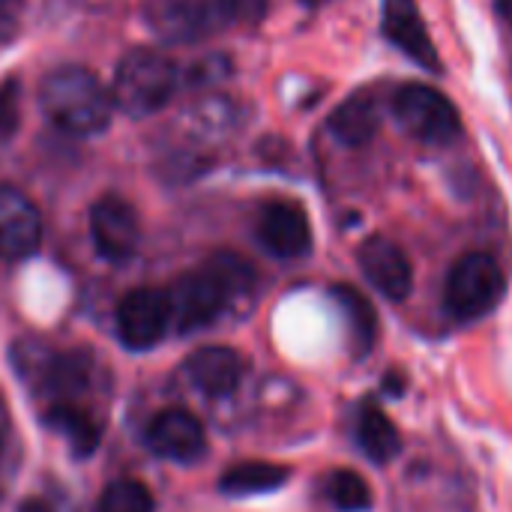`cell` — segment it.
Returning <instances> with one entry per match:
<instances>
[{
	"instance_id": "obj_12",
	"label": "cell",
	"mask_w": 512,
	"mask_h": 512,
	"mask_svg": "<svg viewBox=\"0 0 512 512\" xmlns=\"http://www.w3.org/2000/svg\"><path fill=\"white\" fill-rule=\"evenodd\" d=\"M384 33L387 39L429 72L441 69L438 48L423 24L417 0H384Z\"/></svg>"
},
{
	"instance_id": "obj_25",
	"label": "cell",
	"mask_w": 512,
	"mask_h": 512,
	"mask_svg": "<svg viewBox=\"0 0 512 512\" xmlns=\"http://www.w3.org/2000/svg\"><path fill=\"white\" fill-rule=\"evenodd\" d=\"M18 512H54L48 504H42V501H24Z\"/></svg>"
},
{
	"instance_id": "obj_20",
	"label": "cell",
	"mask_w": 512,
	"mask_h": 512,
	"mask_svg": "<svg viewBox=\"0 0 512 512\" xmlns=\"http://www.w3.org/2000/svg\"><path fill=\"white\" fill-rule=\"evenodd\" d=\"M87 372L90 363L84 354H54L51 360H45L42 366V384L51 396L63 399V396H75L84 390L87 384Z\"/></svg>"
},
{
	"instance_id": "obj_15",
	"label": "cell",
	"mask_w": 512,
	"mask_h": 512,
	"mask_svg": "<svg viewBox=\"0 0 512 512\" xmlns=\"http://www.w3.org/2000/svg\"><path fill=\"white\" fill-rule=\"evenodd\" d=\"M330 132L345 144V147H363L369 144L378 129H381V111L378 102L369 93H357L351 99H345L342 105L333 108L330 120H327Z\"/></svg>"
},
{
	"instance_id": "obj_26",
	"label": "cell",
	"mask_w": 512,
	"mask_h": 512,
	"mask_svg": "<svg viewBox=\"0 0 512 512\" xmlns=\"http://www.w3.org/2000/svg\"><path fill=\"white\" fill-rule=\"evenodd\" d=\"M495 9H498V15H501L504 21H510L512 24V0H495Z\"/></svg>"
},
{
	"instance_id": "obj_7",
	"label": "cell",
	"mask_w": 512,
	"mask_h": 512,
	"mask_svg": "<svg viewBox=\"0 0 512 512\" xmlns=\"http://www.w3.org/2000/svg\"><path fill=\"white\" fill-rule=\"evenodd\" d=\"M90 234L96 243V252L105 261H129L141 243V222L129 201L117 195H105L90 210Z\"/></svg>"
},
{
	"instance_id": "obj_11",
	"label": "cell",
	"mask_w": 512,
	"mask_h": 512,
	"mask_svg": "<svg viewBox=\"0 0 512 512\" xmlns=\"http://www.w3.org/2000/svg\"><path fill=\"white\" fill-rule=\"evenodd\" d=\"M150 27L171 42H189L222 24L219 0H153L147 9Z\"/></svg>"
},
{
	"instance_id": "obj_19",
	"label": "cell",
	"mask_w": 512,
	"mask_h": 512,
	"mask_svg": "<svg viewBox=\"0 0 512 512\" xmlns=\"http://www.w3.org/2000/svg\"><path fill=\"white\" fill-rule=\"evenodd\" d=\"M357 441L363 453L378 465H387L399 453V432L378 405H363L357 420Z\"/></svg>"
},
{
	"instance_id": "obj_2",
	"label": "cell",
	"mask_w": 512,
	"mask_h": 512,
	"mask_svg": "<svg viewBox=\"0 0 512 512\" xmlns=\"http://www.w3.org/2000/svg\"><path fill=\"white\" fill-rule=\"evenodd\" d=\"M177 81L180 72L168 60V54L156 48H132L129 54L120 57L114 69V87H111L114 108H120L132 120L150 117L171 102Z\"/></svg>"
},
{
	"instance_id": "obj_6",
	"label": "cell",
	"mask_w": 512,
	"mask_h": 512,
	"mask_svg": "<svg viewBox=\"0 0 512 512\" xmlns=\"http://www.w3.org/2000/svg\"><path fill=\"white\" fill-rule=\"evenodd\" d=\"M171 327L168 294L156 288H135L117 306V336L126 348H153Z\"/></svg>"
},
{
	"instance_id": "obj_13",
	"label": "cell",
	"mask_w": 512,
	"mask_h": 512,
	"mask_svg": "<svg viewBox=\"0 0 512 512\" xmlns=\"http://www.w3.org/2000/svg\"><path fill=\"white\" fill-rule=\"evenodd\" d=\"M147 447L162 459L195 462L207 447V435L204 426L189 411L168 408L147 426Z\"/></svg>"
},
{
	"instance_id": "obj_8",
	"label": "cell",
	"mask_w": 512,
	"mask_h": 512,
	"mask_svg": "<svg viewBox=\"0 0 512 512\" xmlns=\"http://www.w3.org/2000/svg\"><path fill=\"white\" fill-rule=\"evenodd\" d=\"M258 240L276 258H303L312 249V225L300 204L270 201L258 216Z\"/></svg>"
},
{
	"instance_id": "obj_10",
	"label": "cell",
	"mask_w": 512,
	"mask_h": 512,
	"mask_svg": "<svg viewBox=\"0 0 512 512\" xmlns=\"http://www.w3.org/2000/svg\"><path fill=\"white\" fill-rule=\"evenodd\" d=\"M42 216L15 186H0V258L18 261L39 249Z\"/></svg>"
},
{
	"instance_id": "obj_16",
	"label": "cell",
	"mask_w": 512,
	"mask_h": 512,
	"mask_svg": "<svg viewBox=\"0 0 512 512\" xmlns=\"http://www.w3.org/2000/svg\"><path fill=\"white\" fill-rule=\"evenodd\" d=\"M291 477L288 468L273 465V462H240L228 468L219 480V489L231 498H252L279 489Z\"/></svg>"
},
{
	"instance_id": "obj_22",
	"label": "cell",
	"mask_w": 512,
	"mask_h": 512,
	"mask_svg": "<svg viewBox=\"0 0 512 512\" xmlns=\"http://www.w3.org/2000/svg\"><path fill=\"white\" fill-rule=\"evenodd\" d=\"M96 512H153V495L138 480H117L102 492Z\"/></svg>"
},
{
	"instance_id": "obj_17",
	"label": "cell",
	"mask_w": 512,
	"mask_h": 512,
	"mask_svg": "<svg viewBox=\"0 0 512 512\" xmlns=\"http://www.w3.org/2000/svg\"><path fill=\"white\" fill-rule=\"evenodd\" d=\"M330 294H333L336 306L342 309V315H345V321H348L351 342L357 345L360 354H366V351L375 345V339H378V312H375L372 300L363 297V294H360L357 288H351V285H336Z\"/></svg>"
},
{
	"instance_id": "obj_4",
	"label": "cell",
	"mask_w": 512,
	"mask_h": 512,
	"mask_svg": "<svg viewBox=\"0 0 512 512\" xmlns=\"http://www.w3.org/2000/svg\"><path fill=\"white\" fill-rule=\"evenodd\" d=\"M396 123L423 144H450L462 132L459 108L435 87L408 81L393 96Z\"/></svg>"
},
{
	"instance_id": "obj_23",
	"label": "cell",
	"mask_w": 512,
	"mask_h": 512,
	"mask_svg": "<svg viewBox=\"0 0 512 512\" xmlns=\"http://www.w3.org/2000/svg\"><path fill=\"white\" fill-rule=\"evenodd\" d=\"M222 18L225 21H240V24H255L267 15L270 0H219Z\"/></svg>"
},
{
	"instance_id": "obj_1",
	"label": "cell",
	"mask_w": 512,
	"mask_h": 512,
	"mask_svg": "<svg viewBox=\"0 0 512 512\" xmlns=\"http://www.w3.org/2000/svg\"><path fill=\"white\" fill-rule=\"evenodd\" d=\"M42 114L69 135H96L114 117L111 90L84 66H60L39 84Z\"/></svg>"
},
{
	"instance_id": "obj_18",
	"label": "cell",
	"mask_w": 512,
	"mask_h": 512,
	"mask_svg": "<svg viewBox=\"0 0 512 512\" xmlns=\"http://www.w3.org/2000/svg\"><path fill=\"white\" fill-rule=\"evenodd\" d=\"M45 423L69 441L75 456H90L99 447V438H102L99 423L90 414H84L81 408H75L72 402H57L45 414Z\"/></svg>"
},
{
	"instance_id": "obj_5",
	"label": "cell",
	"mask_w": 512,
	"mask_h": 512,
	"mask_svg": "<svg viewBox=\"0 0 512 512\" xmlns=\"http://www.w3.org/2000/svg\"><path fill=\"white\" fill-rule=\"evenodd\" d=\"M165 294L171 306V324L177 333L210 327L234 300V294L228 291V285L216 276L210 264H204L201 270L183 273Z\"/></svg>"
},
{
	"instance_id": "obj_9",
	"label": "cell",
	"mask_w": 512,
	"mask_h": 512,
	"mask_svg": "<svg viewBox=\"0 0 512 512\" xmlns=\"http://www.w3.org/2000/svg\"><path fill=\"white\" fill-rule=\"evenodd\" d=\"M360 270L363 276L372 282V288L393 300V303H402L411 288H414V270H411V261L405 255V249L387 237H369L363 246H360Z\"/></svg>"
},
{
	"instance_id": "obj_3",
	"label": "cell",
	"mask_w": 512,
	"mask_h": 512,
	"mask_svg": "<svg viewBox=\"0 0 512 512\" xmlns=\"http://www.w3.org/2000/svg\"><path fill=\"white\" fill-rule=\"evenodd\" d=\"M501 297H504V273L492 255L468 252L450 267L444 285V303L453 318L477 321L489 315L501 303Z\"/></svg>"
},
{
	"instance_id": "obj_14",
	"label": "cell",
	"mask_w": 512,
	"mask_h": 512,
	"mask_svg": "<svg viewBox=\"0 0 512 512\" xmlns=\"http://www.w3.org/2000/svg\"><path fill=\"white\" fill-rule=\"evenodd\" d=\"M186 378L195 384V390H201L210 399H225L231 396L240 381H243V360L237 351L225 348V345H210L195 351L186 360Z\"/></svg>"
},
{
	"instance_id": "obj_24",
	"label": "cell",
	"mask_w": 512,
	"mask_h": 512,
	"mask_svg": "<svg viewBox=\"0 0 512 512\" xmlns=\"http://www.w3.org/2000/svg\"><path fill=\"white\" fill-rule=\"evenodd\" d=\"M12 123V99L6 93H0V132Z\"/></svg>"
},
{
	"instance_id": "obj_21",
	"label": "cell",
	"mask_w": 512,
	"mask_h": 512,
	"mask_svg": "<svg viewBox=\"0 0 512 512\" xmlns=\"http://www.w3.org/2000/svg\"><path fill=\"white\" fill-rule=\"evenodd\" d=\"M327 498L336 510L363 512L372 507V489L369 483L354 471H336L327 477Z\"/></svg>"
}]
</instances>
